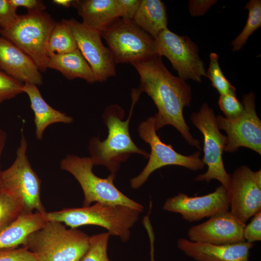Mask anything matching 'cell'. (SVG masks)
Listing matches in <instances>:
<instances>
[{"label":"cell","mask_w":261,"mask_h":261,"mask_svg":"<svg viewBox=\"0 0 261 261\" xmlns=\"http://www.w3.org/2000/svg\"><path fill=\"white\" fill-rule=\"evenodd\" d=\"M131 65L140 77L137 89L150 96L158 109L154 116L156 130L172 125L188 145L201 150L199 141L191 135L183 116L184 108L189 106L191 100L190 86L172 74L157 55Z\"/></svg>","instance_id":"1"},{"label":"cell","mask_w":261,"mask_h":261,"mask_svg":"<svg viewBox=\"0 0 261 261\" xmlns=\"http://www.w3.org/2000/svg\"><path fill=\"white\" fill-rule=\"evenodd\" d=\"M141 94L137 89H132L131 107L129 117L125 121L123 120L125 111L120 106L112 104L107 107L102 114V118L108 128L107 137L103 141L93 137L89 142L88 149L94 165L105 166L110 174L116 176L121 163L131 154H140L148 158L149 154L134 144L129 129L134 106Z\"/></svg>","instance_id":"2"},{"label":"cell","mask_w":261,"mask_h":261,"mask_svg":"<svg viewBox=\"0 0 261 261\" xmlns=\"http://www.w3.org/2000/svg\"><path fill=\"white\" fill-rule=\"evenodd\" d=\"M141 213L125 205L96 203L86 207L46 212L44 216L47 221L60 222L72 229L88 225L101 226L106 229L110 235L117 236L126 242L130 238V229Z\"/></svg>","instance_id":"3"},{"label":"cell","mask_w":261,"mask_h":261,"mask_svg":"<svg viewBox=\"0 0 261 261\" xmlns=\"http://www.w3.org/2000/svg\"><path fill=\"white\" fill-rule=\"evenodd\" d=\"M90 238L77 229L47 221L28 237L22 246L32 252L38 261H81L89 248Z\"/></svg>","instance_id":"4"},{"label":"cell","mask_w":261,"mask_h":261,"mask_svg":"<svg viewBox=\"0 0 261 261\" xmlns=\"http://www.w3.org/2000/svg\"><path fill=\"white\" fill-rule=\"evenodd\" d=\"M56 22L44 11H28L18 15L9 27L1 29V36L10 41L35 62L39 70L47 69V45Z\"/></svg>","instance_id":"5"},{"label":"cell","mask_w":261,"mask_h":261,"mask_svg":"<svg viewBox=\"0 0 261 261\" xmlns=\"http://www.w3.org/2000/svg\"><path fill=\"white\" fill-rule=\"evenodd\" d=\"M94 163L90 157L67 155L60 163V169L71 174L77 180L83 191V207L93 202L123 205L142 212L143 206L129 198L114 185L116 176L110 174L102 178L93 172Z\"/></svg>","instance_id":"6"},{"label":"cell","mask_w":261,"mask_h":261,"mask_svg":"<svg viewBox=\"0 0 261 261\" xmlns=\"http://www.w3.org/2000/svg\"><path fill=\"white\" fill-rule=\"evenodd\" d=\"M27 141L22 130L20 145L13 164L2 171L1 188L21 202L23 213L46 212L41 201V180L34 172L27 155Z\"/></svg>","instance_id":"7"},{"label":"cell","mask_w":261,"mask_h":261,"mask_svg":"<svg viewBox=\"0 0 261 261\" xmlns=\"http://www.w3.org/2000/svg\"><path fill=\"white\" fill-rule=\"evenodd\" d=\"M101 34L116 64H131L157 55L155 39L132 20L118 18Z\"/></svg>","instance_id":"8"},{"label":"cell","mask_w":261,"mask_h":261,"mask_svg":"<svg viewBox=\"0 0 261 261\" xmlns=\"http://www.w3.org/2000/svg\"><path fill=\"white\" fill-rule=\"evenodd\" d=\"M190 119L203 136L204 156L202 160L207 166V171L194 180L209 183L217 179L228 190L230 174L227 173L222 160L227 136L220 132L214 110L204 102L198 112L191 114Z\"/></svg>","instance_id":"9"},{"label":"cell","mask_w":261,"mask_h":261,"mask_svg":"<svg viewBox=\"0 0 261 261\" xmlns=\"http://www.w3.org/2000/svg\"><path fill=\"white\" fill-rule=\"evenodd\" d=\"M140 137L151 148L148 161L142 172L130 180V187L137 189L156 170L168 165L183 166L193 171L202 170L204 166L200 158V152L185 156L175 151L171 145L162 142L156 133L154 116L142 122L138 126Z\"/></svg>","instance_id":"10"},{"label":"cell","mask_w":261,"mask_h":261,"mask_svg":"<svg viewBox=\"0 0 261 261\" xmlns=\"http://www.w3.org/2000/svg\"><path fill=\"white\" fill-rule=\"evenodd\" d=\"M155 47L157 55L166 57L180 78L201 83L202 77L205 76L198 46L188 36L179 35L167 28L155 39Z\"/></svg>","instance_id":"11"},{"label":"cell","mask_w":261,"mask_h":261,"mask_svg":"<svg viewBox=\"0 0 261 261\" xmlns=\"http://www.w3.org/2000/svg\"><path fill=\"white\" fill-rule=\"evenodd\" d=\"M242 104L244 110L237 117L229 119L221 115L216 116L219 129L227 134L224 151L232 153L240 147H245L261 155V121L256 112L253 92L243 96Z\"/></svg>","instance_id":"12"},{"label":"cell","mask_w":261,"mask_h":261,"mask_svg":"<svg viewBox=\"0 0 261 261\" xmlns=\"http://www.w3.org/2000/svg\"><path fill=\"white\" fill-rule=\"evenodd\" d=\"M228 192L231 213L241 223L261 211V170L242 165L230 174Z\"/></svg>","instance_id":"13"},{"label":"cell","mask_w":261,"mask_h":261,"mask_svg":"<svg viewBox=\"0 0 261 261\" xmlns=\"http://www.w3.org/2000/svg\"><path fill=\"white\" fill-rule=\"evenodd\" d=\"M75 39L77 48L91 67L97 82L116 74V63L108 47L102 44L101 32L86 27L74 18L65 19Z\"/></svg>","instance_id":"14"},{"label":"cell","mask_w":261,"mask_h":261,"mask_svg":"<svg viewBox=\"0 0 261 261\" xmlns=\"http://www.w3.org/2000/svg\"><path fill=\"white\" fill-rule=\"evenodd\" d=\"M162 209L179 213L188 221H197L229 210V193L227 188L222 185L214 191L201 196L191 197L180 192L167 199Z\"/></svg>","instance_id":"15"},{"label":"cell","mask_w":261,"mask_h":261,"mask_svg":"<svg viewBox=\"0 0 261 261\" xmlns=\"http://www.w3.org/2000/svg\"><path fill=\"white\" fill-rule=\"evenodd\" d=\"M246 224L239 221L230 210L215 214L188 230L189 241L215 245L246 242L243 230Z\"/></svg>","instance_id":"16"},{"label":"cell","mask_w":261,"mask_h":261,"mask_svg":"<svg viewBox=\"0 0 261 261\" xmlns=\"http://www.w3.org/2000/svg\"><path fill=\"white\" fill-rule=\"evenodd\" d=\"M177 245L186 255L196 261H249L250 250L254 244L244 242L215 245L179 238Z\"/></svg>","instance_id":"17"},{"label":"cell","mask_w":261,"mask_h":261,"mask_svg":"<svg viewBox=\"0 0 261 261\" xmlns=\"http://www.w3.org/2000/svg\"><path fill=\"white\" fill-rule=\"evenodd\" d=\"M0 68L7 74L24 83L40 86L43 83L41 71L19 48L0 36Z\"/></svg>","instance_id":"18"},{"label":"cell","mask_w":261,"mask_h":261,"mask_svg":"<svg viewBox=\"0 0 261 261\" xmlns=\"http://www.w3.org/2000/svg\"><path fill=\"white\" fill-rule=\"evenodd\" d=\"M72 6L83 25L100 32L120 18L117 0H76Z\"/></svg>","instance_id":"19"},{"label":"cell","mask_w":261,"mask_h":261,"mask_svg":"<svg viewBox=\"0 0 261 261\" xmlns=\"http://www.w3.org/2000/svg\"><path fill=\"white\" fill-rule=\"evenodd\" d=\"M23 92L28 96L30 108L34 115L35 135L38 140H42L46 128L56 123L70 124L73 118L66 114L55 109L44 100L37 86L25 83Z\"/></svg>","instance_id":"20"},{"label":"cell","mask_w":261,"mask_h":261,"mask_svg":"<svg viewBox=\"0 0 261 261\" xmlns=\"http://www.w3.org/2000/svg\"><path fill=\"white\" fill-rule=\"evenodd\" d=\"M40 212L22 213L9 226L0 232V249L23 246L28 237L47 222Z\"/></svg>","instance_id":"21"},{"label":"cell","mask_w":261,"mask_h":261,"mask_svg":"<svg viewBox=\"0 0 261 261\" xmlns=\"http://www.w3.org/2000/svg\"><path fill=\"white\" fill-rule=\"evenodd\" d=\"M47 66L59 71L69 80L79 78L88 83L97 82L91 67L78 48L68 53L50 56Z\"/></svg>","instance_id":"22"},{"label":"cell","mask_w":261,"mask_h":261,"mask_svg":"<svg viewBox=\"0 0 261 261\" xmlns=\"http://www.w3.org/2000/svg\"><path fill=\"white\" fill-rule=\"evenodd\" d=\"M132 21L155 39L167 28V14L164 3L160 0H141Z\"/></svg>","instance_id":"23"},{"label":"cell","mask_w":261,"mask_h":261,"mask_svg":"<svg viewBox=\"0 0 261 261\" xmlns=\"http://www.w3.org/2000/svg\"><path fill=\"white\" fill-rule=\"evenodd\" d=\"M77 48L74 35L65 19L56 22L47 43L49 58L53 55L68 53Z\"/></svg>","instance_id":"24"},{"label":"cell","mask_w":261,"mask_h":261,"mask_svg":"<svg viewBox=\"0 0 261 261\" xmlns=\"http://www.w3.org/2000/svg\"><path fill=\"white\" fill-rule=\"evenodd\" d=\"M248 11L246 22L241 33L231 42L232 50H240L249 36L261 26V1L250 0L245 6Z\"/></svg>","instance_id":"25"},{"label":"cell","mask_w":261,"mask_h":261,"mask_svg":"<svg viewBox=\"0 0 261 261\" xmlns=\"http://www.w3.org/2000/svg\"><path fill=\"white\" fill-rule=\"evenodd\" d=\"M23 213L22 205L16 197L0 189V232L11 224Z\"/></svg>","instance_id":"26"},{"label":"cell","mask_w":261,"mask_h":261,"mask_svg":"<svg viewBox=\"0 0 261 261\" xmlns=\"http://www.w3.org/2000/svg\"><path fill=\"white\" fill-rule=\"evenodd\" d=\"M210 64L205 77L210 79L212 85L220 95L236 92V88L226 78L218 62V56L216 53L210 54Z\"/></svg>","instance_id":"27"},{"label":"cell","mask_w":261,"mask_h":261,"mask_svg":"<svg viewBox=\"0 0 261 261\" xmlns=\"http://www.w3.org/2000/svg\"><path fill=\"white\" fill-rule=\"evenodd\" d=\"M109 236L108 232L90 236L89 248L81 261H110L107 255Z\"/></svg>","instance_id":"28"},{"label":"cell","mask_w":261,"mask_h":261,"mask_svg":"<svg viewBox=\"0 0 261 261\" xmlns=\"http://www.w3.org/2000/svg\"><path fill=\"white\" fill-rule=\"evenodd\" d=\"M24 84L7 74L0 68V103L23 93Z\"/></svg>","instance_id":"29"},{"label":"cell","mask_w":261,"mask_h":261,"mask_svg":"<svg viewBox=\"0 0 261 261\" xmlns=\"http://www.w3.org/2000/svg\"><path fill=\"white\" fill-rule=\"evenodd\" d=\"M218 103L220 109L227 118L237 117L244 110L243 105L238 100L236 92L220 95Z\"/></svg>","instance_id":"30"},{"label":"cell","mask_w":261,"mask_h":261,"mask_svg":"<svg viewBox=\"0 0 261 261\" xmlns=\"http://www.w3.org/2000/svg\"><path fill=\"white\" fill-rule=\"evenodd\" d=\"M0 261H38L34 254L24 246L0 249Z\"/></svg>","instance_id":"31"},{"label":"cell","mask_w":261,"mask_h":261,"mask_svg":"<svg viewBox=\"0 0 261 261\" xmlns=\"http://www.w3.org/2000/svg\"><path fill=\"white\" fill-rule=\"evenodd\" d=\"M243 236L246 242L249 243L261 240V211L254 215L250 222L245 225Z\"/></svg>","instance_id":"32"},{"label":"cell","mask_w":261,"mask_h":261,"mask_svg":"<svg viewBox=\"0 0 261 261\" xmlns=\"http://www.w3.org/2000/svg\"><path fill=\"white\" fill-rule=\"evenodd\" d=\"M18 16L16 9L9 0H0V30L9 27Z\"/></svg>","instance_id":"33"},{"label":"cell","mask_w":261,"mask_h":261,"mask_svg":"<svg viewBox=\"0 0 261 261\" xmlns=\"http://www.w3.org/2000/svg\"><path fill=\"white\" fill-rule=\"evenodd\" d=\"M141 0H117L119 18L132 20L139 7Z\"/></svg>","instance_id":"34"},{"label":"cell","mask_w":261,"mask_h":261,"mask_svg":"<svg viewBox=\"0 0 261 261\" xmlns=\"http://www.w3.org/2000/svg\"><path fill=\"white\" fill-rule=\"evenodd\" d=\"M216 0H190L188 1V10L193 16L204 14L217 2Z\"/></svg>","instance_id":"35"},{"label":"cell","mask_w":261,"mask_h":261,"mask_svg":"<svg viewBox=\"0 0 261 261\" xmlns=\"http://www.w3.org/2000/svg\"><path fill=\"white\" fill-rule=\"evenodd\" d=\"M11 4L17 9L23 7L27 8L28 11H44L46 6L44 2L39 0H9Z\"/></svg>","instance_id":"36"},{"label":"cell","mask_w":261,"mask_h":261,"mask_svg":"<svg viewBox=\"0 0 261 261\" xmlns=\"http://www.w3.org/2000/svg\"><path fill=\"white\" fill-rule=\"evenodd\" d=\"M143 223L144 227L147 231L148 236L149 237L150 243V261H156L155 259V236L153 229V227L151 225V221L149 219V216L147 215L144 217L143 220Z\"/></svg>","instance_id":"37"},{"label":"cell","mask_w":261,"mask_h":261,"mask_svg":"<svg viewBox=\"0 0 261 261\" xmlns=\"http://www.w3.org/2000/svg\"><path fill=\"white\" fill-rule=\"evenodd\" d=\"M7 140V134L5 132L0 129V157L5 145L6 142ZM2 171L0 169V189L1 188V176Z\"/></svg>","instance_id":"38"},{"label":"cell","mask_w":261,"mask_h":261,"mask_svg":"<svg viewBox=\"0 0 261 261\" xmlns=\"http://www.w3.org/2000/svg\"><path fill=\"white\" fill-rule=\"evenodd\" d=\"M73 1L72 0H53L52 2L56 4L68 8L72 5Z\"/></svg>","instance_id":"39"}]
</instances>
